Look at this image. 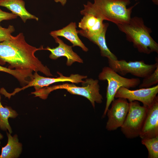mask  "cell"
<instances>
[{"label": "cell", "mask_w": 158, "mask_h": 158, "mask_svg": "<svg viewBox=\"0 0 158 158\" xmlns=\"http://www.w3.org/2000/svg\"><path fill=\"white\" fill-rule=\"evenodd\" d=\"M0 6L6 8L12 13L20 17L24 23L28 19L38 20L37 17L30 14L26 9L25 2L22 0H0Z\"/></svg>", "instance_id": "obj_16"}, {"label": "cell", "mask_w": 158, "mask_h": 158, "mask_svg": "<svg viewBox=\"0 0 158 158\" xmlns=\"http://www.w3.org/2000/svg\"><path fill=\"white\" fill-rule=\"evenodd\" d=\"M158 66L152 73L143 78L141 83L139 85L141 88H147L158 84Z\"/></svg>", "instance_id": "obj_21"}, {"label": "cell", "mask_w": 158, "mask_h": 158, "mask_svg": "<svg viewBox=\"0 0 158 158\" xmlns=\"http://www.w3.org/2000/svg\"><path fill=\"white\" fill-rule=\"evenodd\" d=\"M108 59L109 66L121 76L129 73L144 78L152 73L158 66V60L155 63L149 64L145 63L143 60L127 62L124 59Z\"/></svg>", "instance_id": "obj_7"}, {"label": "cell", "mask_w": 158, "mask_h": 158, "mask_svg": "<svg viewBox=\"0 0 158 158\" xmlns=\"http://www.w3.org/2000/svg\"><path fill=\"white\" fill-rule=\"evenodd\" d=\"M94 1L93 3L88 1L87 4H84V8L80 11V14H91L116 25L128 22L133 9L139 3L127 7L131 3L130 0Z\"/></svg>", "instance_id": "obj_2"}, {"label": "cell", "mask_w": 158, "mask_h": 158, "mask_svg": "<svg viewBox=\"0 0 158 158\" xmlns=\"http://www.w3.org/2000/svg\"><path fill=\"white\" fill-rule=\"evenodd\" d=\"M82 83V87L76 86L73 84L65 83L44 88V89L48 94L55 90L65 89L72 94L86 97L90 101L94 108L95 102L98 104L102 102L103 98L99 92L100 86L97 80L86 78Z\"/></svg>", "instance_id": "obj_5"}, {"label": "cell", "mask_w": 158, "mask_h": 158, "mask_svg": "<svg viewBox=\"0 0 158 158\" xmlns=\"http://www.w3.org/2000/svg\"><path fill=\"white\" fill-rule=\"evenodd\" d=\"M109 25L108 23L101 32L96 34H87L80 31L79 30H77V32L80 35L87 38L97 45L100 49L102 56L106 57L108 59L116 60H118L117 57L109 49L106 42V33Z\"/></svg>", "instance_id": "obj_15"}, {"label": "cell", "mask_w": 158, "mask_h": 158, "mask_svg": "<svg viewBox=\"0 0 158 158\" xmlns=\"http://www.w3.org/2000/svg\"><path fill=\"white\" fill-rule=\"evenodd\" d=\"M110 109L107 114L108 117L106 128L108 131H113L121 127L127 115L129 108V103L127 99L122 98H117L111 102Z\"/></svg>", "instance_id": "obj_10"}, {"label": "cell", "mask_w": 158, "mask_h": 158, "mask_svg": "<svg viewBox=\"0 0 158 158\" xmlns=\"http://www.w3.org/2000/svg\"><path fill=\"white\" fill-rule=\"evenodd\" d=\"M17 16L12 13L3 11L0 9V23L3 20H8L16 18Z\"/></svg>", "instance_id": "obj_23"}, {"label": "cell", "mask_w": 158, "mask_h": 158, "mask_svg": "<svg viewBox=\"0 0 158 158\" xmlns=\"http://www.w3.org/2000/svg\"><path fill=\"white\" fill-rule=\"evenodd\" d=\"M59 77L56 78L45 77L39 75L37 72H35L33 78L30 80L26 85L21 88H17L15 89L13 93L10 94L9 95H15L16 93L31 87H34L35 89H39L48 86L55 83L69 82L72 83H78L84 82L83 79L87 78V76L78 74H72L69 76H66L62 73L57 72Z\"/></svg>", "instance_id": "obj_8"}, {"label": "cell", "mask_w": 158, "mask_h": 158, "mask_svg": "<svg viewBox=\"0 0 158 158\" xmlns=\"http://www.w3.org/2000/svg\"><path fill=\"white\" fill-rule=\"evenodd\" d=\"M98 79L101 80H107L108 83L106 93V102L102 116L104 118L107 114L112 102L115 99L116 93L121 87L128 89L135 88L139 86L140 80L138 78H128L122 76L109 66L104 67L98 75Z\"/></svg>", "instance_id": "obj_4"}, {"label": "cell", "mask_w": 158, "mask_h": 158, "mask_svg": "<svg viewBox=\"0 0 158 158\" xmlns=\"http://www.w3.org/2000/svg\"><path fill=\"white\" fill-rule=\"evenodd\" d=\"M77 28L75 22H71L61 29L51 31L50 34L53 37L58 36L64 37L72 44V47H79L83 51L87 52L88 51V49L78 37Z\"/></svg>", "instance_id": "obj_14"}, {"label": "cell", "mask_w": 158, "mask_h": 158, "mask_svg": "<svg viewBox=\"0 0 158 158\" xmlns=\"http://www.w3.org/2000/svg\"><path fill=\"white\" fill-rule=\"evenodd\" d=\"M42 50H44L42 46L37 48L28 44L23 34L20 33L0 42V60L8 63L11 69L30 70L52 76L49 69L35 55L36 51Z\"/></svg>", "instance_id": "obj_1"}, {"label": "cell", "mask_w": 158, "mask_h": 158, "mask_svg": "<svg viewBox=\"0 0 158 158\" xmlns=\"http://www.w3.org/2000/svg\"><path fill=\"white\" fill-rule=\"evenodd\" d=\"M15 28L13 25H9L7 28L2 27L0 25V42L9 39L14 32Z\"/></svg>", "instance_id": "obj_22"}, {"label": "cell", "mask_w": 158, "mask_h": 158, "mask_svg": "<svg viewBox=\"0 0 158 158\" xmlns=\"http://www.w3.org/2000/svg\"><path fill=\"white\" fill-rule=\"evenodd\" d=\"M0 95V128L4 131L8 130L11 134L12 132L11 128L8 122L9 118H15L18 116L16 111L10 107H4L1 102Z\"/></svg>", "instance_id": "obj_18"}, {"label": "cell", "mask_w": 158, "mask_h": 158, "mask_svg": "<svg viewBox=\"0 0 158 158\" xmlns=\"http://www.w3.org/2000/svg\"><path fill=\"white\" fill-rule=\"evenodd\" d=\"M8 142L6 145L2 147L0 158H17L22 151V145L19 142L18 135L13 136L7 132Z\"/></svg>", "instance_id": "obj_17"}, {"label": "cell", "mask_w": 158, "mask_h": 158, "mask_svg": "<svg viewBox=\"0 0 158 158\" xmlns=\"http://www.w3.org/2000/svg\"><path fill=\"white\" fill-rule=\"evenodd\" d=\"M158 136V96L155 98L148 108L139 137L142 139Z\"/></svg>", "instance_id": "obj_11"}, {"label": "cell", "mask_w": 158, "mask_h": 158, "mask_svg": "<svg viewBox=\"0 0 158 158\" xmlns=\"http://www.w3.org/2000/svg\"><path fill=\"white\" fill-rule=\"evenodd\" d=\"M141 143L148 150V158H158V136L142 139Z\"/></svg>", "instance_id": "obj_20"}, {"label": "cell", "mask_w": 158, "mask_h": 158, "mask_svg": "<svg viewBox=\"0 0 158 158\" xmlns=\"http://www.w3.org/2000/svg\"><path fill=\"white\" fill-rule=\"evenodd\" d=\"M129 108L121 130L128 139H133L139 136L148 108L141 106L138 101L129 102Z\"/></svg>", "instance_id": "obj_6"}, {"label": "cell", "mask_w": 158, "mask_h": 158, "mask_svg": "<svg viewBox=\"0 0 158 158\" xmlns=\"http://www.w3.org/2000/svg\"><path fill=\"white\" fill-rule=\"evenodd\" d=\"M158 93V84L152 87L141 88L134 90L121 87L116 92L115 98H123L128 100L129 102L139 101L142 103L143 106L148 108Z\"/></svg>", "instance_id": "obj_9"}, {"label": "cell", "mask_w": 158, "mask_h": 158, "mask_svg": "<svg viewBox=\"0 0 158 158\" xmlns=\"http://www.w3.org/2000/svg\"><path fill=\"white\" fill-rule=\"evenodd\" d=\"M83 18L78 23L79 30L89 35H94L101 32L108 23H104L101 18L93 15L86 13L83 14Z\"/></svg>", "instance_id": "obj_13"}, {"label": "cell", "mask_w": 158, "mask_h": 158, "mask_svg": "<svg viewBox=\"0 0 158 158\" xmlns=\"http://www.w3.org/2000/svg\"><path fill=\"white\" fill-rule=\"evenodd\" d=\"M135 1H137L139 0H135ZM153 3L157 5H158V0H151Z\"/></svg>", "instance_id": "obj_25"}, {"label": "cell", "mask_w": 158, "mask_h": 158, "mask_svg": "<svg viewBox=\"0 0 158 158\" xmlns=\"http://www.w3.org/2000/svg\"><path fill=\"white\" fill-rule=\"evenodd\" d=\"M0 71L5 72L11 75L22 85H26L28 84L29 79L32 78L33 75V72L30 70L12 69L0 65Z\"/></svg>", "instance_id": "obj_19"}, {"label": "cell", "mask_w": 158, "mask_h": 158, "mask_svg": "<svg viewBox=\"0 0 158 158\" xmlns=\"http://www.w3.org/2000/svg\"><path fill=\"white\" fill-rule=\"evenodd\" d=\"M53 37L58 46L55 48H51L47 47L44 48V50L50 52L49 57L51 59L55 60L61 56L65 57L67 59L66 63L68 66L71 65L75 62L83 63V60L73 51L72 46L66 44L58 37Z\"/></svg>", "instance_id": "obj_12"}, {"label": "cell", "mask_w": 158, "mask_h": 158, "mask_svg": "<svg viewBox=\"0 0 158 158\" xmlns=\"http://www.w3.org/2000/svg\"><path fill=\"white\" fill-rule=\"evenodd\" d=\"M54 1L56 3L60 2L61 5L63 6L66 4L67 0H54Z\"/></svg>", "instance_id": "obj_24"}, {"label": "cell", "mask_w": 158, "mask_h": 158, "mask_svg": "<svg viewBox=\"0 0 158 158\" xmlns=\"http://www.w3.org/2000/svg\"><path fill=\"white\" fill-rule=\"evenodd\" d=\"M3 138V135L0 133V140L2 139Z\"/></svg>", "instance_id": "obj_26"}, {"label": "cell", "mask_w": 158, "mask_h": 158, "mask_svg": "<svg viewBox=\"0 0 158 158\" xmlns=\"http://www.w3.org/2000/svg\"><path fill=\"white\" fill-rule=\"evenodd\" d=\"M116 25L139 52L147 54L158 53V44L151 37L152 30L145 24L142 18L135 16L127 23Z\"/></svg>", "instance_id": "obj_3"}]
</instances>
